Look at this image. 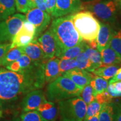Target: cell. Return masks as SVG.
I'll return each instance as SVG.
<instances>
[{
    "label": "cell",
    "mask_w": 121,
    "mask_h": 121,
    "mask_svg": "<svg viewBox=\"0 0 121 121\" xmlns=\"http://www.w3.org/2000/svg\"><path fill=\"white\" fill-rule=\"evenodd\" d=\"M121 81V67L118 69L117 73L109 81V84Z\"/></svg>",
    "instance_id": "obj_40"
},
{
    "label": "cell",
    "mask_w": 121,
    "mask_h": 121,
    "mask_svg": "<svg viewBox=\"0 0 121 121\" xmlns=\"http://www.w3.org/2000/svg\"><path fill=\"white\" fill-rule=\"evenodd\" d=\"M43 62H36L29 69L15 72L0 69V108H9L31 91L45 85Z\"/></svg>",
    "instance_id": "obj_1"
},
{
    "label": "cell",
    "mask_w": 121,
    "mask_h": 121,
    "mask_svg": "<svg viewBox=\"0 0 121 121\" xmlns=\"http://www.w3.org/2000/svg\"><path fill=\"white\" fill-rule=\"evenodd\" d=\"M75 60L76 62V68L78 69H84L90 72H92L95 69L84 51L78 54L75 58Z\"/></svg>",
    "instance_id": "obj_26"
},
{
    "label": "cell",
    "mask_w": 121,
    "mask_h": 121,
    "mask_svg": "<svg viewBox=\"0 0 121 121\" xmlns=\"http://www.w3.org/2000/svg\"><path fill=\"white\" fill-rule=\"evenodd\" d=\"M20 121H45L37 110L23 112L20 116Z\"/></svg>",
    "instance_id": "obj_32"
},
{
    "label": "cell",
    "mask_w": 121,
    "mask_h": 121,
    "mask_svg": "<svg viewBox=\"0 0 121 121\" xmlns=\"http://www.w3.org/2000/svg\"><path fill=\"white\" fill-rule=\"evenodd\" d=\"M25 20V15L15 13L0 21V43L11 42Z\"/></svg>",
    "instance_id": "obj_7"
},
{
    "label": "cell",
    "mask_w": 121,
    "mask_h": 121,
    "mask_svg": "<svg viewBox=\"0 0 121 121\" xmlns=\"http://www.w3.org/2000/svg\"><path fill=\"white\" fill-rule=\"evenodd\" d=\"M89 84L93 87L94 93L96 95L98 94L102 93L107 90L109 81L102 77L95 75Z\"/></svg>",
    "instance_id": "obj_27"
},
{
    "label": "cell",
    "mask_w": 121,
    "mask_h": 121,
    "mask_svg": "<svg viewBox=\"0 0 121 121\" xmlns=\"http://www.w3.org/2000/svg\"><path fill=\"white\" fill-rule=\"evenodd\" d=\"M117 1H119V0H117Z\"/></svg>",
    "instance_id": "obj_48"
},
{
    "label": "cell",
    "mask_w": 121,
    "mask_h": 121,
    "mask_svg": "<svg viewBox=\"0 0 121 121\" xmlns=\"http://www.w3.org/2000/svg\"><path fill=\"white\" fill-rule=\"evenodd\" d=\"M23 54H25L33 61L37 62H43L47 58L45 57L43 50L39 44L37 39H34L28 45L21 47Z\"/></svg>",
    "instance_id": "obj_14"
},
{
    "label": "cell",
    "mask_w": 121,
    "mask_h": 121,
    "mask_svg": "<svg viewBox=\"0 0 121 121\" xmlns=\"http://www.w3.org/2000/svg\"><path fill=\"white\" fill-rule=\"evenodd\" d=\"M70 78L75 84L82 89L86 85L90 84L91 80L94 77V74L84 69L78 68L71 69L63 75Z\"/></svg>",
    "instance_id": "obj_13"
},
{
    "label": "cell",
    "mask_w": 121,
    "mask_h": 121,
    "mask_svg": "<svg viewBox=\"0 0 121 121\" xmlns=\"http://www.w3.org/2000/svg\"><path fill=\"white\" fill-rule=\"evenodd\" d=\"M35 28L34 25L25 20L22 27L11 42V48L21 47L28 45L35 39Z\"/></svg>",
    "instance_id": "obj_10"
},
{
    "label": "cell",
    "mask_w": 121,
    "mask_h": 121,
    "mask_svg": "<svg viewBox=\"0 0 121 121\" xmlns=\"http://www.w3.org/2000/svg\"><path fill=\"white\" fill-rule=\"evenodd\" d=\"M102 105H103L98 103L96 100L87 104L86 114L83 121L87 120V119L92 117L98 112H99L102 108Z\"/></svg>",
    "instance_id": "obj_31"
},
{
    "label": "cell",
    "mask_w": 121,
    "mask_h": 121,
    "mask_svg": "<svg viewBox=\"0 0 121 121\" xmlns=\"http://www.w3.org/2000/svg\"><path fill=\"white\" fill-rule=\"evenodd\" d=\"M34 4L36 7L42 10V11L47 12L45 4V0H35Z\"/></svg>",
    "instance_id": "obj_39"
},
{
    "label": "cell",
    "mask_w": 121,
    "mask_h": 121,
    "mask_svg": "<svg viewBox=\"0 0 121 121\" xmlns=\"http://www.w3.org/2000/svg\"><path fill=\"white\" fill-rule=\"evenodd\" d=\"M113 98L109 94L107 90L102 93L98 94L95 95V99L98 103L103 105L104 104L110 103L112 102Z\"/></svg>",
    "instance_id": "obj_34"
},
{
    "label": "cell",
    "mask_w": 121,
    "mask_h": 121,
    "mask_svg": "<svg viewBox=\"0 0 121 121\" xmlns=\"http://www.w3.org/2000/svg\"><path fill=\"white\" fill-rule=\"evenodd\" d=\"M119 6H120V7L121 9V0H119Z\"/></svg>",
    "instance_id": "obj_45"
},
{
    "label": "cell",
    "mask_w": 121,
    "mask_h": 121,
    "mask_svg": "<svg viewBox=\"0 0 121 121\" xmlns=\"http://www.w3.org/2000/svg\"><path fill=\"white\" fill-rule=\"evenodd\" d=\"M2 114H3V112H2V110L0 109V118H1V117H2Z\"/></svg>",
    "instance_id": "obj_44"
},
{
    "label": "cell",
    "mask_w": 121,
    "mask_h": 121,
    "mask_svg": "<svg viewBox=\"0 0 121 121\" xmlns=\"http://www.w3.org/2000/svg\"><path fill=\"white\" fill-rule=\"evenodd\" d=\"M79 96L82 98L86 105L93 102L95 99V95L94 93L93 89L90 84L87 85L83 87Z\"/></svg>",
    "instance_id": "obj_29"
},
{
    "label": "cell",
    "mask_w": 121,
    "mask_h": 121,
    "mask_svg": "<svg viewBox=\"0 0 121 121\" xmlns=\"http://www.w3.org/2000/svg\"><path fill=\"white\" fill-rule=\"evenodd\" d=\"M121 65H110L101 66L96 69L92 72L95 75L102 77L105 80H109L117 73L118 69L121 67Z\"/></svg>",
    "instance_id": "obj_21"
},
{
    "label": "cell",
    "mask_w": 121,
    "mask_h": 121,
    "mask_svg": "<svg viewBox=\"0 0 121 121\" xmlns=\"http://www.w3.org/2000/svg\"><path fill=\"white\" fill-rule=\"evenodd\" d=\"M72 20L74 26L82 40L86 42L91 48H97L98 34L100 22L89 11H80L73 15Z\"/></svg>",
    "instance_id": "obj_3"
},
{
    "label": "cell",
    "mask_w": 121,
    "mask_h": 121,
    "mask_svg": "<svg viewBox=\"0 0 121 121\" xmlns=\"http://www.w3.org/2000/svg\"><path fill=\"white\" fill-rule=\"evenodd\" d=\"M59 112L62 120L83 121L87 105L80 96L58 102Z\"/></svg>",
    "instance_id": "obj_5"
},
{
    "label": "cell",
    "mask_w": 121,
    "mask_h": 121,
    "mask_svg": "<svg viewBox=\"0 0 121 121\" xmlns=\"http://www.w3.org/2000/svg\"><path fill=\"white\" fill-rule=\"evenodd\" d=\"M72 16L73 15H70L56 18L50 26L61 51L75 46L82 41L74 26Z\"/></svg>",
    "instance_id": "obj_2"
},
{
    "label": "cell",
    "mask_w": 121,
    "mask_h": 121,
    "mask_svg": "<svg viewBox=\"0 0 121 121\" xmlns=\"http://www.w3.org/2000/svg\"><path fill=\"white\" fill-rule=\"evenodd\" d=\"M103 66L121 65V57L108 44L100 52Z\"/></svg>",
    "instance_id": "obj_18"
},
{
    "label": "cell",
    "mask_w": 121,
    "mask_h": 121,
    "mask_svg": "<svg viewBox=\"0 0 121 121\" xmlns=\"http://www.w3.org/2000/svg\"><path fill=\"white\" fill-rule=\"evenodd\" d=\"M37 40L47 59L57 57L61 52L50 28L37 38Z\"/></svg>",
    "instance_id": "obj_9"
},
{
    "label": "cell",
    "mask_w": 121,
    "mask_h": 121,
    "mask_svg": "<svg viewBox=\"0 0 121 121\" xmlns=\"http://www.w3.org/2000/svg\"><path fill=\"white\" fill-rule=\"evenodd\" d=\"M9 121H20V118H13L11 119V120Z\"/></svg>",
    "instance_id": "obj_43"
},
{
    "label": "cell",
    "mask_w": 121,
    "mask_h": 121,
    "mask_svg": "<svg viewBox=\"0 0 121 121\" xmlns=\"http://www.w3.org/2000/svg\"><path fill=\"white\" fill-rule=\"evenodd\" d=\"M35 0H29V6H30V9L33 7H35V6L34 2Z\"/></svg>",
    "instance_id": "obj_42"
},
{
    "label": "cell",
    "mask_w": 121,
    "mask_h": 121,
    "mask_svg": "<svg viewBox=\"0 0 121 121\" xmlns=\"http://www.w3.org/2000/svg\"><path fill=\"white\" fill-rule=\"evenodd\" d=\"M83 1H85V2H86V1H93V0H83Z\"/></svg>",
    "instance_id": "obj_46"
},
{
    "label": "cell",
    "mask_w": 121,
    "mask_h": 121,
    "mask_svg": "<svg viewBox=\"0 0 121 121\" xmlns=\"http://www.w3.org/2000/svg\"><path fill=\"white\" fill-rule=\"evenodd\" d=\"M45 4L47 13L52 15L55 8L56 0H45Z\"/></svg>",
    "instance_id": "obj_36"
},
{
    "label": "cell",
    "mask_w": 121,
    "mask_h": 121,
    "mask_svg": "<svg viewBox=\"0 0 121 121\" xmlns=\"http://www.w3.org/2000/svg\"><path fill=\"white\" fill-rule=\"evenodd\" d=\"M115 121H121V104H114Z\"/></svg>",
    "instance_id": "obj_38"
},
{
    "label": "cell",
    "mask_w": 121,
    "mask_h": 121,
    "mask_svg": "<svg viewBox=\"0 0 121 121\" xmlns=\"http://www.w3.org/2000/svg\"><path fill=\"white\" fill-rule=\"evenodd\" d=\"M60 59L56 57L49 58L45 60L44 64V75L45 84L52 82L60 76Z\"/></svg>",
    "instance_id": "obj_15"
},
{
    "label": "cell",
    "mask_w": 121,
    "mask_h": 121,
    "mask_svg": "<svg viewBox=\"0 0 121 121\" xmlns=\"http://www.w3.org/2000/svg\"><path fill=\"white\" fill-rule=\"evenodd\" d=\"M16 9L17 11L26 13L30 9L29 0H15Z\"/></svg>",
    "instance_id": "obj_35"
},
{
    "label": "cell",
    "mask_w": 121,
    "mask_h": 121,
    "mask_svg": "<svg viewBox=\"0 0 121 121\" xmlns=\"http://www.w3.org/2000/svg\"><path fill=\"white\" fill-rule=\"evenodd\" d=\"M81 88L65 75H61L48 84L45 96L50 102H60L79 96Z\"/></svg>",
    "instance_id": "obj_4"
},
{
    "label": "cell",
    "mask_w": 121,
    "mask_h": 121,
    "mask_svg": "<svg viewBox=\"0 0 121 121\" xmlns=\"http://www.w3.org/2000/svg\"><path fill=\"white\" fill-rule=\"evenodd\" d=\"M100 111L99 112H98L97 113H96V114L94 115V116H93L92 117L87 119V120L83 121H99V116Z\"/></svg>",
    "instance_id": "obj_41"
},
{
    "label": "cell",
    "mask_w": 121,
    "mask_h": 121,
    "mask_svg": "<svg viewBox=\"0 0 121 121\" xmlns=\"http://www.w3.org/2000/svg\"><path fill=\"white\" fill-rule=\"evenodd\" d=\"M84 51L95 69L103 66L100 52H99L98 49L91 48L87 43H85Z\"/></svg>",
    "instance_id": "obj_24"
},
{
    "label": "cell",
    "mask_w": 121,
    "mask_h": 121,
    "mask_svg": "<svg viewBox=\"0 0 121 121\" xmlns=\"http://www.w3.org/2000/svg\"><path fill=\"white\" fill-rule=\"evenodd\" d=\"M107 91L112 98L121 96V81L109 84Z\"/></svg>",
    "instance_id": "obj_33"
},
{
    "label": "cell",
    "mask_w": 121,
    "mask_h": 121,
    "mask_svg": "<svg viewBox=\"0 0 121 121\" xmlns=\"http://www.w3.org/2000/svg\"><path fill=\"white\" fill-rule=\"evenodd\" d=\"M85 42L82 41L78 44L62 50L57 58L59 59H75L80 52L84 50V45Z\"/></svg>",
    "instance_id": "obj_23"
},
{
    "label": "cell",
    "mask_w": 121,
    "mask_h": 121,
    "mask_svg": "<svg viewBox=\"0 0 121 121\" xmlns=\"http://www.w3.org/2000/svg\"><path fill=\"white\" fill-rule=\"evenodd\" d=\"M23 54L21 47L11 48L0 60V66L6 67L20 58Z\"/></svg>",
    "instance_id": "obj_20"
},
{
    "label": "cell",
    "mask_w": 121,
    "mask_h": 121,
    "mask_svg": "<svg viewBox=\"0 0 121 121\" xmlns=\"http://www.w3.org/2000/svg\"><path fill=\"white\" fill-rule=\"evenodd\" d=\"M86 9L99 19L113 22L117 16V4L113 0H96L87 4Z\"/></svg>",
    "instance_id": "obj_6"
},
{
    "label": "cell",
    "mask_w": 121,
    "mask_h": 121,
    "mask_svg": "<svg viewBox=\"0 0 121 121\" xmlns=\"http://www.w3.org/2000/svg\"><path fill=\"white\" fill-rule=\"evenodd\" d=\"M39 114L45 121H56L58 110L54 102L46 100L37 109Z\"/></svg>",
    "instance_id": "obj_16"
},
{
    "label": "cell",
    "mask_w": 121,
    "mask_h": 121,
    "mask_svg": "<svg viewBox=\"0 0 121 121\" xmlns=\"http://www.w3.org/2000/svg\"><path fill=\"white\" fill-rule=\"evenodd\" d=\"M82 9L81 0H56L52 16L55 18L62 17L78 13Z\"/></svg>",
    "instance_id": "obj_12"
},
{
    "label": "cell",
    "mask_w": 121,
    "mask_h": 121,
    "mask_svg": "<svg viewBox=\"0 0 121 121\" xmlns=\"http://www.w3.org/2000/svg\"><path fill=\"white\" fill-rule=\"evenodd\" d=\"M60 75H62L71 69L76 68L75 59H60L59 62Z\"/></svg>",
    "instance_id": "obj_30"
},
{
    "label": "cell",
    "mask_w": 121,
    "mask_h": 121,
    "mask_svg": "<svg viewBox=\"0 0 121 121\" xmlns=\"http://www.w3.org/2000/svg\"><path fill=\"white\" fill-rule=\"evenodd\" d=\"M100 28L98 33L96 43L97 49L100 52L109 44L114 30L108 24L100 23Z\"/></svg>",
    "instance_id": "obj_17"
},
{
    "label": "cell",
    "mask_w": 121,
    "mask_h": 121,
    "mask_svg": "<svg viewBox=\"0 0 121 121\" xmlns=\"http://www.w3.org/2000/svg\"><path fill=\"white\" fill-rule=\"evenodd\" d=\"M25 17L26 20L35 28V39L44 32L49 25L51 20L50 14L36 7L29 9L26 13Z\"/></svg>",
    "instance_id": "obj_8"
},
{
    "label": "cell",
    "mask_w": 121,
    "mask_h": 121,
    "mask_svg": "<svg viewBox=\"0 0 121 121\" xmlns=\"http://www.w3.org/2000/svg\"><path fill=\"white\" fill-rule=\"evenodd\" d=\"M47 100L45 93L42 89L31 91L25 95L20 103L23 112L37 110L39 106Z\"/></svg>",
    "instance_id": "obj_11"
},
{
    "label": "cell",
    "mask_w": 121,
    "mask_h": 121,
    "mask_svg": "<svg viewBox=\"0 0 121 121\" xmlns=\"http://www.w3.org/2000/svg\"><path fill=\"white\" fill-rule=\"evenodd\" d=\"M99 121H115V106L113 103L102 105L99 116Z\"/></svg>",
    "instance_id": "obj_25"
},
{
    "label": "cell",
    "mask_w": 121,
    "mask_h": 121,
    "mask_svg": "<svg viewBox=\"0 0 121 121\" xmlns=\"http://www.w3.org/2000/svg\"><path fill=\"white\" fill-rule=\"evenodd\" d=\"M15 12V0H0V21L6 19Z\"/></svg>",
    "instance_id": "obj_22"
},
{
    "label": "cell",
    "mask_w": 121,
    "mask_h": 121,
    "mask_svg": "<svg viewBox=\"0 0 121 121\" xmlns=\"http://www.w3.org/2000/svg\"><path fill=\"white\" fill-rule=\"evenodd\" d=\"M108 44L121 57V28L113 31Z\"/></svg>",
    "instance_id": "obj_28"
},
{
    "label": "cell",
    "mask_w": 121,
    "mask_h": 121,
    "mask_svg": "<svg viewBox=\"0 0 121 121\" xmlns=\"http://www.w3.org/2000/svg\"><path fill=\"white\" fill-rule=\"evenodd\" d=\"M11 43H0V60L11 49Z\"/></svg>",
    "instance_id": "obj_37"
},
{
    "label": "cell",
    "mask_w": 121,
    "mask_h": 121,
    "mask_svg": "<svg viewBox=\"0 0 121 121\" xmlns=\"http://www.w3.org/2000/svg\"><path fill=\"white\" fill-rule=\"evenodd\" d=\"M36 62H37L33 61L26 55L23 54L17 60L12 63L5 68L12 71L18 72L29 69Z\"/></svg>",
    "instance_id": "obj_19"
},
{
    "label": "cell",
    "mask_w": 121,
    "mask_h": 121,
    "mask_svg": "<svg viewBox=\"0 0 121 121\" xmlns=\"http://www.w3.org/2000/svg\"><path fill=\"white\" fill-rule=\"evenodd\" d=\"M61 121H64V120H62Z\"/></svg>",
    "instance_id": "obj_47"
}]
</instances>
